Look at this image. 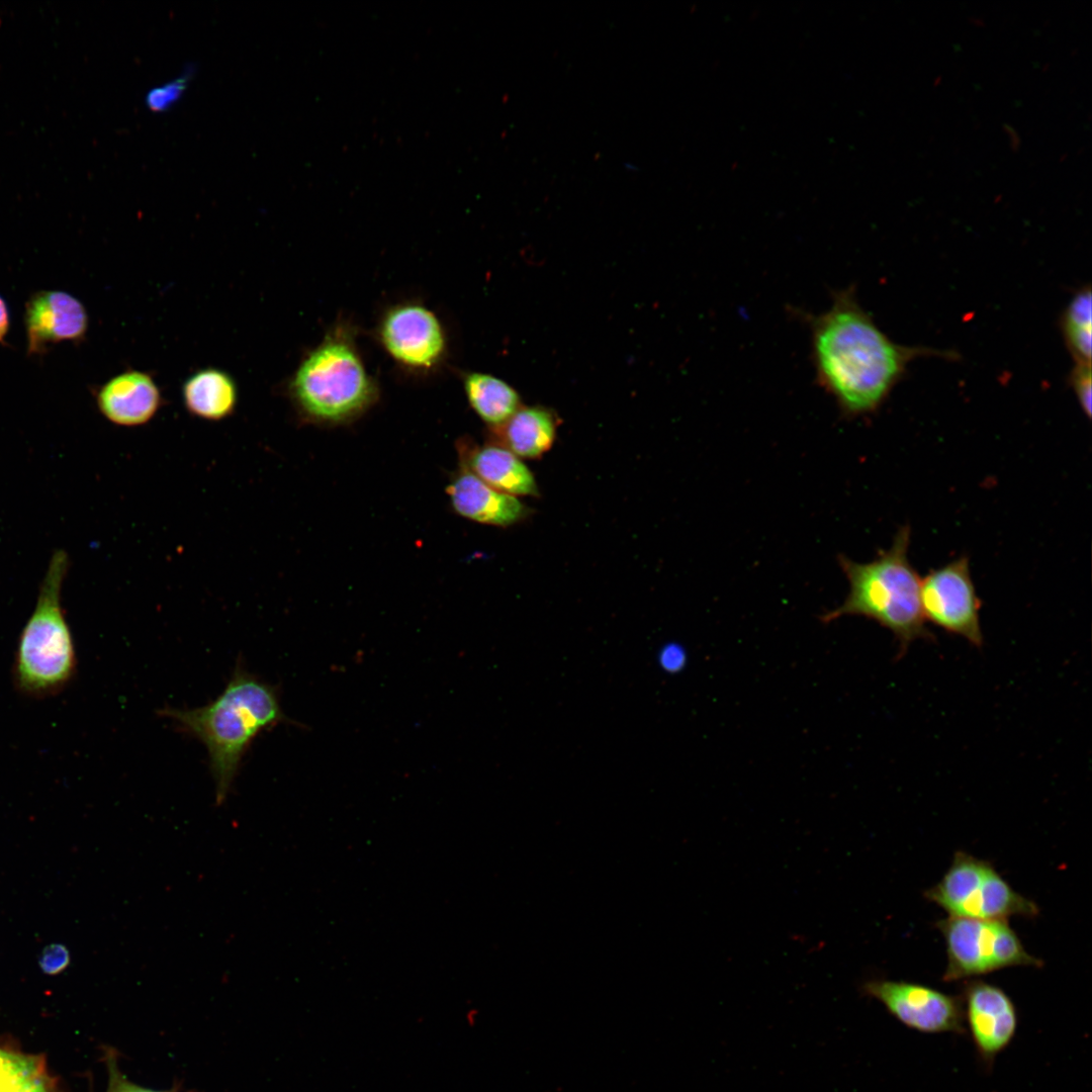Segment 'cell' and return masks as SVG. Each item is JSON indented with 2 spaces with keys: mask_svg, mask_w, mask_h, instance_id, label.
Segmentation results:
<instances>
[{
  "mask_svg": "<svg viewBox=\"0 0 1092 1092\" xmlns=\"http://www.w3.org/2000/svg\"><path fill=\"white\" fill-rule=\"evenodd\" d=\"M920 605L925 622L961 636L976 647L983 645L980 621L982 602L972 577L968 556L962 555L929 570L921 579Z\"/></svg>",
  "mask_w": 1092,
  "mask_h": 1092,
  "instance_id": "cell-8",
  "label": "cell"
},
{
  "mask_svg": "<svg viewBox=\"0 0 1092 1092\" xmlns=\"http://www.w3.org/2000/svg\"><path fill=\"white\" fill-rule=\"evenodd\" d=\"M861 991L908 1028L923 1033H966L961 997L918 983L885 979L866 981Z\"/></svg>",
  "mask_w": 1092,
  "mask_h": 1092,
  "instance_id": "cell-10",
  "label": "cell"
},
{
  "mask_svg": "<svg viewBox=\"0 0 1092 1092\" xmlns=\"http://www.w3.org/2000/svg\"><path fill=\"white\" fill-rule=\"evenodd\" d=\"M0 1092H48L37 1063L0 1050Z\"/></svg>",
  "mask_w": 1092,
  "mask_h": 1092,
  "instance_id": "cell-20",
  "label": "cell"
},
{
  "mask_svg": "<svg viewBox=\"0 0 1092 1092\" xmlns=\"http://www.w3.org/2000/svg\"><path fill=\"white\" fill-rule=\"evenodd\" d=\"M187 77H181L148 92L146 104L155 111H165L176 103L186 89Z\"/></svg>",
  "mask_w": 1092,
  "mask_h": 1092,
  "instance_id": "cell-21",
  "label": "cell"
},
{
  "mask_svg": "<svg viewBox=\"0 0 1092 1092\" xmlns=\"http://www.w3.org/2000/svg\"><path fill=\"white\" fill-rule=\"evenodd\" d=\"M24 325L28 353L40 354L51 345L83 339L88 314L83 303L70 293L41 290L26 301Z\"/></svg>",
  "mask_w": 1092,
  "mask_h": 1092,
  "instance_id": "cell-12",
  "label": "cell"
},
{
  "mask_svg": "<svg viewBox=\"0 0 1092 1092\" xmlns=\"http://www.w3.org/2000/svg\"><path fill=\"white\" fill-rule=\"evenodd\" d=\"M1091 290H1079L1069 302L1062 321L1067 346L1077 363H1091Z\"/></svg>",
  "mask_w": 1092,
  "mask_h": 1092,
  "instance_id": "cell-19",
  "label": "cell"
},
{
  "mask_svg": "<svg viewBox=\"0 0 1092 1092\" xmlns=\"http://www.w3.org/2000/svg\"><path fill=\"white\" fill-rule=\"evenodd\" d=\"M160 714L206 747L217 805L225 801L242 759L258 734L279 724L299 725L283 712L277 688L241 665L212 702L195 709L168 707Z\"/></svg>",
  "mask_w": 1092,
  "mask_h": 1092,
  "instance_id": "cell-2",
  "label": "cell"
},
{
  "mask_svg": "<svg viewBox=\"0 0 1092 1092\" xmlns=\"http://www.w3.org/2000/svg\"><path fill=\"white\" fill-rule=\"evenodd\" d=\"M183 404L188 414L208 422H219L234 415L239 389L226 371L206 367L194 371L182 384Z\"/></svg>",
  "mask_w": 1092,
  "mask_h": 1092,
  "instance_id": "cell-16",
  "label": "cell"
},
{
  "mask_svg": "<svg viewBox=\"0 0 1092 1092\" xmlns=\"http://www.w3.org/2000/svg\"><path fill=\"white\" fill-rule=\"evenodd\" d=\"M68 556L56 551L41 581L35 608L17 642L12 675L25 697L43 699L61 693L77 667L74 640L61 606Z\"/></svg>",
  "mask_w": 1092,
  "mask_h": 1092,
  "instance_id": "cell-5",
  "label": "cell"
},
{
  "mask_svg": "<svg viewBox=\"0 0 1092 1092\" xmlns=\"http://www.w3.org/2000/svg\"><path fill=\"white\" fill-rule=\"evenodd\" d=\"M1070 379L1083 413L1090 419L1092 412L1091 363H1076Z\"/></svg>",
  "mask_w": 1092,
  "mask_h": 1092,
  "instance_id": "cell-22",
  "label": "cell"
},
{
  "mask_svg": "<svg viewBox=\"0 0 1092 1092\" xmlns=\"http://www.w3.org/2000/svg\"><path fill=\"white\" fill-rule=\"evenodd\" d=\"M462 380L469 405L491 429L505 424L522 406L518 391L494 375L467 372Z\"/></svg>",
  "mask_w": 1092,
  "mask_h": 1092,
  "instance_id": "cell-18",
  "label": "cell"
},
{
  "mask_svg": "<svg viewBox=\"0 0 1092 1092\" xmlns=\"http://www.w3.org/2000/svg\"><path fill=\"white\" fill-rule=\"evenodd\" d=\"M107 1092H170V1091H157L149 1088L139 1086L123 1076H121L115 1069H111L110 1082Z\"/></svg>",
  "mask_w": 1092,
  "mask_h": 1092,
  "instance_id": "cell-24",
  "label": "cell"
},
{
  "mask_svg": "<svg viewBox=\"0 0 1092 1092\" xmlns=\"http://www.w3.org/2000/svg\"><path fill=\"white\" fill-rule=\"evenodd\" d=\"M377 335L388 356L407 370L428 372L446 356L443 324L432 309L419 302L406 301L387 308L380 317Z\"/></svg>",
  "mask_w": 1092,
  "mask_h": 1092,
  "instance_id": "cell-9",
  "label": "cell"
},
{
  "mask_svg": "<svg viewBox=\"0 0 1092 1092\" xmlns=\"http://www.w3.org/2000/svg\"><path fill=\"white\" fill-rule=\"evenodd\" d=\"M70 962V953L63 944L55 943L47 946L39 959L41 970L50 975H55L66 969Z\"/></svg>",
  "mask_w": 1092,
  "mask_h": 1092,
  "instance_id": "cell-23",
  "label": "cell"
},
{
  "mask_svg": "<svg viewBox=\"0 0 1092 1092\" xmlns=\"http://www.w3.org/2000/svg\"><path fill=\"white\" fill-rule=\"evenodd\" d=\"M298 415L308 422L340 424L367 411L378 387L347 324L334 327L300 361L287 384Z\"/></svg>",
  "mask_w": 1092,
  "mask_h": 1092,
  "instance_id": "cell-4",
  "label": "cell"
},
{
  "mask_svg": "<svg viewBox=\"0 0 1092 1092\" xmlns=\"http://www.w3.org/2000/svg\"><path fill=\"white\" fill-rule=\"evenodd\" d=\"M680 662V654L675 647H665L660 653V663L666 669H673Z\"/></svg>",
  "mask_w": 1092,
  "mask_h": 1092,
  "instance_id": "cell-25",
  "label": "cell"
},
{
  "mask_svg": "<svg viewBox=\"0 0 1092 1092\" xmlns=\"http://www.w3.org/2000/svg\"><path fill=\"white\" fill-rule=\"evenodd\" d=\"M446 491L454 511L476 523L509 527L531 514V509L517 496L490 487L462 466Z\"/></svg>",
  "mask_w": 1092,
  "mask_h": 1092,
  "instance_id": "cell-14",
  "label": "cell"
},
{
  "mask_svg": "<svg viewBox=\"0 0 1092 1092\" xmlns=\"http://www.w3.org/2000/svg\"><path fill=\"white\" fill-rule=\"evenodd\" d=\"M911 541L909 525L901 526L891 546L868 562H856L840 555L838 563L849 588L841 605L821 616L823 623L844 616L871 619L891 631L898 642V657L918 639L933 640L920 605L921 579L908 553Z\"/></svg>",
  "mask_w": 1092,
  "mask_h": 1092,
  "instance_id": "cell-3",
  "label": "cell"
},
{
  "mask_svg": "<svg viewBox=\"0 0 1092 1092\" xmlns=\"http://www.w3.org/2000/svg\"><path fill=\"white\" fill-rule=\"evenodd\" d=\"M803 315L817 383L847 419L876 413L908 363L931 353L893 342L859 304L852 287L834 291L824 311Z\"/></svg>",
  "mask_w": 1092,
  "mask_h": 1092,
  "instance_id": "cell-1",
  "label": "cell"
},
{
  "mask_svg": "<svg viewBox=\"0 0 1092 1092\" xmlns=\"http://www.w3.org/2000/svg\"><path fill=\"white\" fill-rule=\"evenodd\" d=\"M9 329V312L4 299L0 296V341L4 339Z\"/></svg>",
  "mask_w": 1092,
  "mask_h": 1092,
  "instance_id": "cell-26",
  "label": "cell"
},
{
  "mask_svg": "<svg viewBox=\"0 0 1092 1092\" xmlns=\"http://www.w3.org/2000/svg\"><path fill=\"white\" fill-rule=\"evenodd\" d=\"M96 401L100 413L109 422L133 428L144 426L156 417L163 405V395L150 373L127 369L99 387Z\"/></svg>",
  "mask_w": 1092,
  "mask_h": 1092,
  "instance_id": "cell-13",
  "label": "cell"
},
{
  "mask_svg": "<svg viewBox=\"0 0 1092 1092\" xmlns=\"http://www.w3.org/2000/svg\"><path fill=\"white\" fill-rule=\"evenodd\" d=\"M461 466L490 487L513 496H538L535 476L514 453L498 444L459 445Z\"/></svg>",
  "mask_w": 1092,
  "mask_h": 1092,
  "instance_id": "cell-15",
  "label": "cell"
},
{
  "mask_svg": "<svg viewBox=\"0 0 1092 1092\" xmlns=\"http://www.w3.org/2000/svg\"><path fill=\"white\" fill-rule=\"evenodd\" d=\"M924 896L952 917L1007 920L1039 913L1037 905L1013 890L992 863L965 851L956 852L943 877Z\"/></svg>",
  "mask_w": 1092,
  "mask_h": 1092,
  "instance_id": "cell-6",
  "label": "cell"
},
{
  "mask_svg": "<svg viewBox=\"0 0 1092 1092\" xmlns=\"http://www.w3.org/2000/svg\"><path fill=\"white\" fill-rule=\"evenodd\" d=\"M945 941L944 982L975 979L1010 967L1041 968V960L1028 953L1007 920L964 917L936 922Z\"/></svg>",
  "mask_w": 1092,
  "mask_h": 1092,
  "instance_id": "cell-7",
  "label": "cell"
},
{
  "mask_svg": "<svg viewBox=\"0 0 1092 1092\" xmlns=\"http://www.w3.org/2000/svg\"><path fill=\"white\" fill-rule=\"evenodd\" d=\"M557 416L545 406H521L505 424L492 429L496 444L519 458L537 459L553 445Z\"/></svg>",
  "mask_w": 1092,
  "mask_h": 1092,
  "instance_id": "cell-17",
  "label": "cell"
},
{
  "mask_svg": "<svg viewBox=\"0 0 1092 1092\" xmlns=\"http://www.w3.org/2000/svg\"><path fill=\"white\" fill-rule=\"evenodd\" d=\"M961 1000L964 1021L976 1052L983 1064L991 1068L1016 1034V1006L1004 990L982 980L968 981Z\"/></svg>",
  "mask_w": 1092,
  "mask_h": 1092,
  "instance_id": "cell-11",
  "label": "cell"
}]
</instances>
